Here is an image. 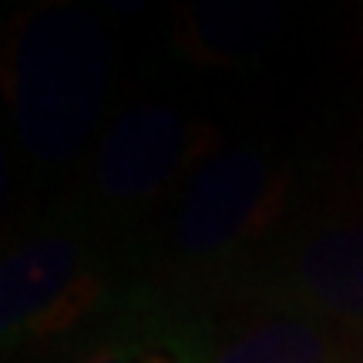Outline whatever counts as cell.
Returning <instances> with one entry per match:
<instances>
[{
  "label": "cell",
  "instance_id": "obj_3",
  "mask_svg": "<svg viewBox=\"0 0 363 363\" xmlns=\"http://www.w3.org/2000/svg\"><path fill=\"white\" fill-rule=\"evenodd\" d=\"M279 195L283 179L259 148H219L189 172L175 242L189 256L225 252L269 216Z\"/></svg>",
  "mask_w": 363,
  "mask_h": 363
},
{
  "label": "cell",
  "instance_id": "obj_1",
  "mask_svg": "<svg viewBox=\"0 0 363 363\" xmlns=\"http://www.w3.org/2000/svg\"><path fill=\"white\" fill-rule=\"evenodd\" d=\"M4 78L21 152L34 165H71L104 115L108 34L81 0H40L13 24Z\"/></svg>",
  "mask_w": 363,
  "mask_h": 363
},
{
  "label": "cell",
  "instance_id": "obj_4",
  "mask_svg": "<svg viewBox=\"0 0 363 363\" xmlns=\"http://www.w3.org/2000/svg\"><path fill=\"white\" fill-rule=\"evenodd\" d=\"M94 296L84 249L71 235H38L4 262L0 310L4 337L44 333L74 320Z\"/></svg>",
  "mask_w": 363,
  "mask_h": 363
},
{
  "label": "cell",
  "instance_id": "obj_2",
  "mask_svg": "<svg viewBox=\"0 0 363 363\" xmlns=\"http://www.w3.org/2000/svg\"><path fill=\"white\" fill-rule=\"evenodd\" d=\"M202 125L165 101H138L118 111L98 135L91 189L101 202L138 206L165 192L189 165L206 158Z\"/></svg>",
  "mask_w": 363,
  "mask_h": 363
},
{
  "label": "cell",
  "instance_id": "obj_9",
  "mask_svg": "<svg viewBox=\"0 0 363 363\" xmlns=\"http://www.w3.org/2000/svg\"><path fill=\"white\" fill-rule=\"evenodd\" d=\"M101 7H108L111 13H138L142 7H148L152 0H98Z\"/></svg>",
  "mask_w": 363,
  "mask_h": 363
},
{
  "label": "cell",
  "instance_id": "obj_5",
  "mask_svg": "<svg viewBox=\"0 0 363 363\" xmlns=\"http://www.w3.org/2000/svg\"><path fill=\"white\" fill-rule=\"evenodd\" d=\"M279 0H189L185 38L199 57L239 65L256 57L276 30Z\"/></svg>",
  "mask_w": 363,
  "mask_h": 363
},
{
  "label": "cell",
  "instance_id": "obj_7",
  "mask_svg": "<svg viewBox=\"0 0 363 363\" xmlns=\"http://www.w3.org/2000/svg\"><path fill=\"white\" fill-rule=\"evenodd\" d=\"M208 363H333V350L316 326L272 320L235 337Z\"/></svg>",
  "mask_w": 363,
  "mask_h": 363
},
{
  "label": "cell",
  "instance_id": "obj_8",
  "mask_svg": "<svg viewBox=\"0 0 363 363\" xmlns=\"http://www.w3.org/2000/svg\"><path fill=\"white\" fill-rule=\"evenodd\" d=\"M81 363H208L182 337H155L145 343H118L84 357Z\"/></svg>",
  "mask_w": 363,
  "mask_h": 363
},
{
  "label": "cell",
  "instance_id": "obj_6",
  "mask_svg": "<svg viewBox=\"0 0 363 363\" xmlns=\"http://www.w3.org/2000/svg\"><path fill=\"white\" fill-rule=\"evenodd\" d=\"M299 286L340 316H363V225L333 229L306 246Z\"/></svg>",
  "mask_w": 363,
  "mask_h": 363
}]
</instances>
